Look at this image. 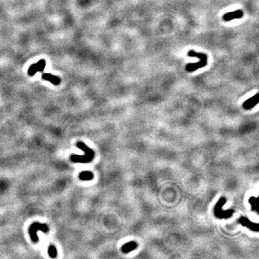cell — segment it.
<instances>
[{
    "label": "cell",
    "instance_id": "cell-1",
    "mask_svg": "<svg viewBox=\"0 0 259 259\" xmlns=\"http://www.w3.org/2000/svg\"><path fill=\"white\" fill-rule=\"evenodd\" d=\"M76 145L77 148L82 150L85 153V154L83 155L72 154L70 157V160L71 162L86 163L91 162L94 159V152L93 150L89 148L84 142H77Z\"/></svg>",
    "mask_w": 259,
    "mask_h": 259
},
{
    "label": "cell",
    "instance_id": "cell-2",
    "mask_svg": "<svg viewBox=\"0 0 259 259\" xmlns=\"http://www.w3.org/2000/svg\"><path fill=\"white\" fill-rule=\"evenodd\" d=\"M38 230H40L45 233H47L49 232V227L47 224H43V223H40L38 222H35L30 224L28 229V232L30 234V239L35 243H37L39 240L38 237L37 235V232Z\"/></svg>",
    "mask_w": 259,
    "mask_h": 259
},
{
    "label": "cell",
    "instance_id": "cell-3",
    "mask_svg": "<svg viewBox=\"0 0 259 259\" xmlns=\"http://www.w3.org/2000/svg\"><path fill=\"white\" fill-rule=\"evenodd\" d=\"M226 203V199L224 197H222L220 198V199L219 200L218 202H217V205H216L215 209H214V214L217 217L219 218H228V217H231L233 214V210H227V211H224L222 209V207Z\"/></svg>",
    "mask_w": 259,
    "mask_h": 259
},
{
    "label": "cell",
    "instance_id": "cell-4",
    "mask_svg": "<svg viewBox=\"0 0 259 259\" xmlns=\"http://www.w3.org/2000/svg\"><path fill=\"white\" fill-rule=\"evenodd\" d=\"M46 66L45 60L41 59L36 63L31 65L28 69V74L30 76H33L38 71H43Z\"/></svg>",
    "mask_w": 259,
    "mask_h": 259
},
{
    "label": "cell",
    "instance_id": "cell-5",
    "mask_svg": "<svg viewBox=\"0 0 259 259\" xmlns=\"http://www.w3.org/2000/svg\"><path fill=\"white\" fill-rule=\"evenodd\" d=\"M239 223L242 224V225L245 226V227H247L250 229L252 231L258 232L259 230V226L258 223H253L252 222H250V220H247L246 217H241L238 220Z\"/></svg>",
    "mask_w": 259,
    "mask_h": 259
},
{
    "label": "cell",
    "instance_id": "cell-6",
    "mask_svg": "<svg viewBox=\"0 0 259 259\" xmlns=\"http://www.w3.org/2000/svg\"><path fill=\"white\" fill-rule=\"evenodd\" d=\"M243 10H235V11H233L232 12H228L226 13L223 15L222 18L224 21L229 22L231 21V20H235V19H240L241 17H243Z\"/></svg>",
    "mask_w": 259,
    "mask_h": 259
},
{
    "label": "cell",
    "instance_id": "cell-7",
    "mask_svg": "<svg viewBox=\"0 0 259 259\" xmlns=\"http://www.w3.org/2000/svg\"><path fill=\"white\" fill-rule=\"evenodd\" d=\"M207 65V60H200V61L197 62V63H188V64L186 66V69L187 71L193 72L197 71V69H199V68L204 67V66H206Z\"/></svg>",
    "mask_w": 259,
    "mask_h": 259
},
{
    "label": "cell",
    "instance_id": "cell-8",
    "mask_svg": "<svg viewBox=\"0 0 259 259\" xmlns=\"http://www.w3.org/2000/svg\"><path fill=\"white\" fill-rule=\"evenodd\" d=\"M258 103V94H256L251 98L246 100L243 103V106L245 109H250L254 107Z\"/></svg>",
    "mask_w": 259,
    "mask_h": 259
},
{
    "label": "cell",
    "instance_id": "cell-9",
    "mask_svg": "<svg viewBox=\"0 0 259 259\" xmlns=\"http://www.w3.org/2000/svg\"><path fill=\"white\" fill-rule=\"evenodd\" d=\"M42 79L46 81H49L54 85H58L60 82V79L58 76H54L51 73H43Z\"/></svg>",
    "mask_w": 259,
    "mask_h": 259
},
{
    "label": "cell",
    "instance_id": "cell-10",
    "mask_svg": "<svg viewBox=\"0 0 259 259\" xmlns=\"http://www.w3.org/2000/svg\"><path fill=\"white\" fill-rule=\"evenodd\" d=\"M79 179L81 181H91L93 179L94 175L91 171H82L79 174Z\"/></svg>",
    "mask_w": 259,
    "mask_h": 259
},
{
    "label": "cell",
    "instance_id": "cell-11",
    "mask_svg": "<svg viewBox=\"0 0 259 259\" xmlns=\"http://www.w3.org/2000/svg\"><path fill=\"white\" fill-rule=\"evenodd\" d=\"M188 56L190 57H196L201 60H207V56L202 53H197L194 50H189L188 52Z\"/></svg>",
    "mask_w": 259,
    "mask_h": 259
},
{
    "label": "cell",
    "instance_id": "cell-12",
    "mask_svg": "<svg viewBox=\"0 0 259 259\" xmlns=\"http://www.w3.org/2000/svg\"><path fill=\"white\" fill-rule=\"evenodd\" d=\"M137 244L135 241H131L130 243H126L122 247V251L123 253H128L131 250H134L136 248Z\"/></svg>",
    "mask_w": 259,
    "mask_h": 259
},
{
    "label": "cell",
    "instance_id": "cell-13",
    "mask_svg": "<svg viewBox=\"0 0 259 259\" xmlns=\"http://www.w3.org/2000/svg\"><path fill=\"white\" fill-rule=\"evenodd\" d=\"M249 203L250 204L252 207V210L255 211L256 212V214H259V210H258V199L256 197H251L249 199Z\"/></svg>",
    "mask_w": 259,
    "mask_h": 259
},
{
    "label": "cell",
    "instance_id": "cell-14",
    "mask_svg": "<svg viewBox=\"0 0 259 259\" xmlns=\"http://www.w3.org/2000/svg\"><path fill=\"white\" fill-rule=\"evenodd\" d=\"M48 255L50 258H56L58 256L57 249L53 245H50L48 247Z\"/></svg>",
    "mask_w": 259,
    "mask_h": 259
}]
</instances>
